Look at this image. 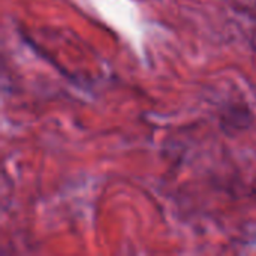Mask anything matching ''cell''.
Masks as SVG:
<instances>
[]
</instances>
